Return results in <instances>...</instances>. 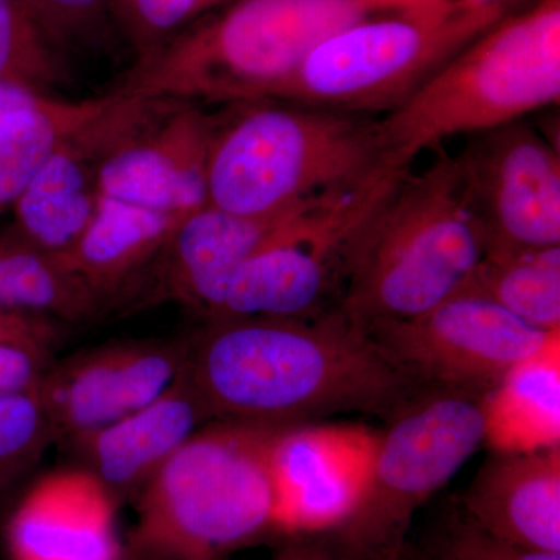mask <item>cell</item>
<instances>
[{"label": "cell", "instance_id": "obj_31", "mask_svg": "<svg viewBox=\"0 0 560 560\" xmlns=\"http://www.w3.org/2000/svg\"><path fill=\"white\" fill-rule=\"evenodd\" d=\"M62 337L61 323L46 316L0 313V342L55 349Z\"/></svg>", "mask_w": 560, "mask_h": 560}, {"label": "cell", "instance_id": "obj_8", "mask_svg": "<svg viewBox=\"0 0 560 560\" xmlns=\"http://www.w3.org/2000/svg\"><path fill=\"white\" fill-rule=\"evenodd\" d=\"M504 14L447 0L368 18L324 40L270 101L385 116Z\"/></svg>", "mask_w": 560, "mask_h": 560}, {"label": "cell", "instance_id": "obj_3", "mask_svg": "<svg viewBox=\"0 0 560 560\" xmlns=\"http://www.w3.org/2000/svg\"><path fill=\"white\" fill-rule=\"evenodd\" d=\"M283 425L210 420L135 501L124 560H208L282 536L272 447Z\"/></svg>", "mask_w": 560, "mask_h": 560}, {"label": "cell", "instance_id": "obj_12", "mask_svg": "<svg viewBox=\"0 0 560 560\" xmlns=\"http://www.w3.org/2000/svg\"><path fill=\"white\" fill-rule=\"evenodd\" d=\"M183 340H117L54 360L36 386L55 444L91 433L161 396L186 363Z\"/></svg>", "mask_w": 560, "mask_h": 560}, {"label": "cell", "instance_id": "obj_26", "mask_svg": "<svg viewBox=\"0 0 560 560\" xmlns=\"http://www.w3.org/2000/svg\"><path fill=\"white\" fill-rule=\"evenodd\" d=\"M65 80L60 57L40 36L21 0H0V83L49 95Z\"/></svg>", "mask_w": 560, "mask_h": 560}, {"label": "cell", "instance_id": "obj_23", "mask_svg": "<svg viewBox=\"0 0 560 560\" xmlns=\"http://www.w3.org/2000/svg\"><path fill=\"white\" fill-rule=\"evenodd\" d=\"M559 342L522 364L489 394L488 440L497 451H534L559 444Z\"/></svg>", "mask_w": 560, "mask_h": 560}, {"label": "cell", "instance_id": "obj_4", "mask_svg": "<svg viewBox=\"0 0 560 560\" xmlns=\"http://www.w3.org/2000/svg\"><path fill=\"white\" fill-rule=\"evenodd\" d=\"M447 0H234L142 58L119 91L162 101H270L324 40L349 25Z\"/></svg>", "mask_w": 560, "mask_h": 560}, {"label": "cell", "instance_id": "obj_10", "mask_svg": "<svg viewBox=\"0 0 560 560\" xmlns=\"http://www.w3.org/2000/svg\"><path fill=\"white\" fill-rule=\"evenodd\" d=\"M386 355L423 386L489 396L522 364L559 342L477 291L460 290L415 318L370 330Z\"/></svg>", "mask_w": 560, "mask_h": 560}, {"label": "cell", "instance_id": "obj_7", "mask_svg": "<svg viewBox=\"0 0 560 560\" xmlns=\"http://www.w3.org/2000/svg\"><path fill=\"white\" fill-rule=\"evenodd\" d=\"M488 396L420 386L378 433L366 485L337 528L319 533L342 560H388L415 515L488 440Z\"/></svg>", "mask_w": 560, "mask_h": 560}, {"label": "cell", "instance_id": "obj_27", "mask_svg": "<svg viewBox=\"0 0 560 560\" xmlns=\"http://www.w3.org/2000/svg\"><path fill=\"white\" fill-rule=\"evenodd\" d=\"M418 548L429 560H560L556 552L530 550L493 536L459 504L436 515Z\"/></svg>", "mask_w": 560, "mask_h": 560}, {"label": "cell", "instance_id": "obj_6", "mask_svg": "<svg viewBox=\"0 0 560 560\" xmlns=\"http://www.w3.org/2000/svg\"><path fill=\"white\" fill-rule=\"evenodd\" d=\"M221 116L208 161V205L265 215L341 189L388 164L378 117L259 101Z\"/></svg>", "mask_w": 560, "mask_h": 560}, {"label": "cell", "instance_id": "obj_32", "mask_svg": "<svg viewBox=\"0 0 560 560\" xmlns=\"http://www.w3.org/2000/svg\"><path fill=\"white\" fill-rule=\"evenodd\" d=\"M272 560H341L326 537L319 533L285 534Z\"/></svg>", "mask_w": 560, "mask_h": 560}, {"label": "cell", "instance_id": "obj_25", "mask_svg": "<svg viewBox=\"0 0 560 560\" xmlns=\"http://www.w3.org/2000/svg\"><path fill=\"white\" fill-rule=\"evenodd\" d=\"M54 444V431L35 389L0 394V508L28 485Z\"/></svg>", "mask_w": 560, "mask_h": 560}, {"label": "cell", "instance_id": "obj_13", "mask_svg": "<svg viewBox=\"0 0 560 560\" xmlns=\"http://www.w3.org/2000/svg\"><path fill=\"white\" fill-rule=\"evenodd\" d=\"M313 198L265 215H242L210 205L194 210L180 220L121 308L130 300L131 308L140 302L173 301L205 320L212 318L243 265Z\"/></svg>", "mask_w": 560, "mask_h": 560}, {"label": "cell", "instance_id": "obj_35", "mask_svg": "<svg viewBox=\"0 0 560 560\" xmlns=\"http://www.w3.org/2000/svg\"><path fill=\"white\" fill-rule=\"evenodd\" d=\"M388 560H429V559H427L425 556L422 555V551H420L418 547H415V545L408 544L407 547H405L404 550H401L399 552V555L394 556V558H390Z\"/></svg>", "mask_w": 560, "mask_h": 560}, {"label": "cell", "instance_id": "obj_29", "mask_svg": "<svg viewBox=\"0 0 560 560\" xmlns=\"http://www.w3.org/2000/svg\"><path fill=\"white\" fill-rule=\"evenodd\" d=\"M44 40L57 51L91 39L114 16V0H21Z\"/></svg>", "mask_w": 560, "mask_h": 560}, {"label": "cell", "instance_id": "obj_5", "mask_svg": "<svg viewBox=\"0 0 560 560\" xmlns=\"http://www.w3.org/2000/svg\"><path fill=\"white\" fill-rule=\"evenodd\" d=\"M560 101V0L504 14L445 62L404 105L378 117L386 162L411 167L441 149Z\"/></svg>", "mask_w": 560, "mask_h": 560}, {"label": "cell", "instance_id": "obj_17", "mask_svg": "<svg viewBox=\"0 0 560 560\" xmlns=\"http://www.w3.org/2000/svg\"><path fill=\"white\" fill-rule=\"evenodd\" d=\"M3 525L9 560H124L119 504L80 467L36 478Z\"/></svg>", "mask_w": 560, "mask_h": 560}, {"label": "cell", "instance_id": "obj_20", "mask_svg": "<svg viewBox=\"0 0 560 560\" xmlns=\"http://www.w3.org/2000/svg\"><path fill=\"white\" fill-rule=\"evenodd\" d=\"M183 219L98 198L86 230L57 259L88 287L105 312L116 311Z\"/></svg>", "mask_w": 560, "mask_h": 560}, {"label": "cell", "instance_id": "obj_24", "mask_svg": "<svg viewBox=\"0 0 560 560\" xmlns=\"http://www.w3.org/2000/svg\"><path fill=\"white\" fill-rule=\"evenodd\" d=\"M466 289L536 329L560 331V246L488 249Z\"/></svg>", "mask_w": 560, "mask_h": 560}, {"label": "cell", "instance_id": "obj_28", "mask_svg": "<svg viewBox=\"0 0 560 560\" xmlns=\"http://www.w3.org/2000/svg\"><path fill=\"white\" fill-rule=\"evenodd\" d=\"M205 11V0H114V18L139 50L140 60L160 50Z\"/></svg>", "mask_w": 560, "mask_h": 560}, {"label": "cell", "instance_id": "obj_33", "mask_svg": "<svg viewBox=\"0 0 560 560\" xmlns=\"http://www.w3.org/2000/svg\"><path fill=\"white\" fill-rule=\"evenodd\" d=\"M46 95L38 94L25 88L14 86V84L0 83V116L10 113V110L22 108V106L32 105Z\"/></svg>", "mask_w": 560, "mask_h": 560}, {"label": "cell", "instance_id": "obj_36", "mask_svg": "<svg viewBox=\"0 0 560 560\" xmlns=\"http://www.w3.org/2000/svg\"><path fill=\"white\" fill-rule=\"evenodd\" d=\"M234 2V0H205L206 11L215 9V7L228 5V3Z\"/></svg>", "mask_w": 560, "mask_h": 560}, {"label": "cell", "instance_id": "obj_14", "mask_svg": "<svg viewBox=\"0 0 560 560\" xmlns=\"http://www.w3.org/2000/svg\"><path fill=\"white\" fill-rule=\"evenodd\" d=\"M145 121L142 103L116 95L108 108L58 147L14 202V231L55 257L72 248L97 209L102 161Z\"/></svg>", "mask_w": 560, "mask_h": 560}, {"label": "cell", "instance_id": "obj_37", "mask_svg": "<svg viewBox=\"0 0 560 560\" xmlns=\"http://www.w3.org/2000/svg\"><path fill=\"white\" fill-rule=\"evenodd\" d=\"M208 560H230V558H217V559H208Z\"/></svg>", "mask_w": 560, "mask_h": 560}, {"label": "cell", "instance_id": "obj_11", "mask_svg": "<svg viewBox=\"0 0 560 560\" xmlns=\"http://www.w3.org/2000/svg\"><path fill=\"white\" fill-rule=\"evenodd\" d=\"M453 156L488 249L560 246V153L547 136L515 120L467 136Z\"/></svg>", "mask_w": 560, "mask_h": 560}, {"label": "cell", "instance_id": "obj_1", "mask_svg": "<svg viewBox=\"0 0 560 560\" xmlns=\"http://www.w3.org/2000/svg\"><path fill=\"white\" fill-rule=\"evenodd\" d=\"M187 374L212 420L296 425L388 419L420 383L338 308L315 318H221L187 337Z\"/></svg>", "mask_w": 560, "mask_h": 560}, {"label": "cell", "instance_id": "obj_22", "mask_svg": "<svg viewBox=\"0 0 560 560\" xmlns=\"http://www.w3.org/2000/svg\"><path fill=\"white\" fill-rule=\"evenodd\" d=\"M0 313L83 324L102 318L106 312L57 257L11 231L0 235Z\"/></svg>", "mask_w": 560, "mask_h": 560}, {"label": "cell", "instance_id": "obj_18", "mask_svg": "<svg viewBox=\"0 0 560 560\" xmlns=\"http://www.w3.org/2000/svg\"><path fill=\"white\" fill-rule=\"evenodd\" d=\"M210 420L208 408L183 368L158 399L109 425L66 442L61 448L120 506L128 501L135 503L165 460Z\"/></svg>", "mask_w": 560, "mask_h": 560}, {"label": "cell", "instance_id": "obj_30", "mask_svg": "<svg viewBox=\"0 0 560 560\" xmlns=\"http://www.w3.org/2000/svg\"><path fill=\"white\" fill-rule=\"evenodd\" d=\"M54 360V349L0 342V394L36 389Z\"/></svg>", "mask_w": 560, "mask_h": 560}, {"label": "cell", "instance_id": "obj_34", "mask_svg": "<svg viewBox=\"0 0 560 560\" xmlns=\"http://www.w3.org/2000/svg\"><path fill=\"white\" fill-rule=\"evenodd\" d=\"M456 2L471 7V9L497 10L501 11V13H511V11L529 5L534 0H456Z\"/></svg>", "mask_w": 560, "mask_h": 560}, {"label": "cell", "instance_id": "obj_9", "mask_svg": "<svg viewBox=\"0 0 560 560\" xmlns=\"http://www.w3.org/2000/svg\"><path fill=\"white\" fill-rule=\"evenodd\" d=\"M408 171L385 164L313 198L243 265L209 319L315 318L338 311L350 249Z\"/></svg>", "mask_w": 560, "mask_h": 560}, {"label": "cell", "instance_id": "obj_16", "mask_svg": "<svg viewBox=\"0 0 560 560\" xmlns=\"http://www.w3.org/2000/svg\"><path fill=\"white\" fill-rule=\"evenodd\" d=\"M378 434L359 427L283 425L272 447L282 536L327 533L355 506Z\"/></svg>", "mask_w": 560, "mask_h": 560}, {"label": "cell", "instance_id": "obj_19", "mask_svg": "<svg viewBox=\"0 0 560 560\" xmlns=\"http://www.w3.org/2000/svg\"><path fill=\"white\" fill-rule=\"evenodd\" d=\"M458 504L500 539L560 555V445L493 452Z\"/></svg>", "mask_w": 560, "mask_h": 560}, {"label": "cell", "instance_id": "obj_15", "mask_svg": "<svg viewBox=\"0 0 560 560\" xmlns=\"http://www.w3.org/2000/svg\"><path fill=\"white\" fill-rule=\"evenodd\" d=\"M220 119L179 102L102 161L98 198L183 217L208 205V161Z\"/></svg>", "mask_w": 560, "mask_h": 560}, {"label": "cell", "instance_id": "obj_2", "mask_svg": "<svg viewBox=\"0 0 560 560\" xmlns=\"http://www.w3.org/2000/svg\"><path fill=\"white\" fill-rule=\"evenodd\" d=\"M488 249L455 156L434 150L401 176L349 253L340 311L368 331L415 318L466 289Z\"/></svg>", "mask_w": 560, "mask_h": 560}, {"label": "cell", "instance_id": "obj_21", "mask_svg": "<svg viewBox=\"0 0 560 560\" xmlns=\"http://www.w3.org/2000/svg\"><path fill=\"white\" fill-rule=\"evenodd\" d=\"M114 98L116 92L81 102L46 95L0 116V215L20 200L58 147Z\"/></svg>", "mask_w": 560, "mask_h": 560}]
</instances>
